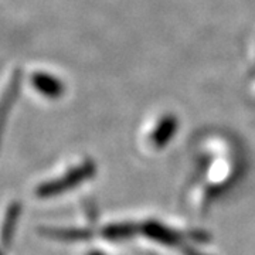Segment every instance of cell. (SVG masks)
I'll return each mask as SVG.
<instances>
[{
  "label": "cell",
  "instance_id": "10",
  "mask_svg": "<svg viewBox=\"0 0 255 255\" xmlns=\"http://www.w3.org/2000/svg\"><path fill=\"white\" fill-rule=\"evenodd\" d=\"M90 255H102V254H100V253H92V254H90Z\"/></svg>",
  "mask_w": 255,
  "mask_h": 255
},
{
  "label": "cell",
  "instance_id": "3",
  "mask_svg": "<svg viewBox=\"0 0 255 255\" xmlns=\"http://www.w3.org/2000/svg\"><path fill=\"white\" fill-rule=\"evenodd\" d=\"M33 87L48 98H58L64 94V84L57 77L47 73H36L31 77Z\"/></svg>",
  "mask_w": 255,
  "mask_h": 255
},
{
  "label": "cell",
  "instance_id": "8",
  "mask_svg": "<svg viewBox=\"0 0 255 255\" xmlns=\"http://www.w3.org/2000/svg\"><path fill=\"white\" fill-rule=\"evenodd\" d=\"M136 231V227L129 223H121V224H112L104 228L102 236L107 240H125L133 236Z\"/></svg>",
  "mask_w": 255,
  "mask_h": 255
},
{
  "label": "cell",
  "instance_id": "7",
  "mask_svg": "<svg viewBox=\"0 0 255 255\" xmlns=\"http://www.w3.org/2000/svg\"><path fill=\"white\" fill-rule=\"evenodd\" d=\"M46 234L61 241H85L91 238V233L81 228H50Z\"/></svg>",
  "mask_w": 255,
  "mask_h": 255
},
{
  "label": "cell",
  "instance_id": "4",
  "mask_svg": "<svg viewBox=\"0 0 255 255\" xmlns=\"http://www.w3.org/2000/svg\"><path fill=\"white\" fill-rule=\"evenodd\" d=\"M177 128H179V121L173 115H166L163 118L160 119V122L157 124V127L153 130L150 140H152V145L160 149L166 146L170 140L173 135L177 132Z\"/></svg>",
  "mask_w": 255,
  "mask_h": 255
},
{
  "label": "cell",
  "instance_id": "5",
  "mask_svg": "<svg viewBox=\"0 0 255 255\" xmlns=\"http://www.w3.org/2000/svg\"><path fill=\"white\" fill-rule=\"evenodd\" d=\"M142 231L145 233L147 237L152 240H156L162 244L166 246H180L182 237L170 228L163 227L162 224L156 223V221H147L142 226Z\"/></svg>",
  "mask_w": 255,
  "mask_h": 255
},
{
  "label": "cell",
  "instance_id": "9",
  "mask_svg": "<svg viewBox=\"0 0 255 255\" xmlns=\"http://www.w3.org/2000/svg\"><path fill=\"white\" fill-rule=\"evenodd\" d=\"M251 75H253V77H255V64L253 65V70H251Z\"/></svg>",
  "mask_w": 255,
  "mask_h": 255
},
{
  "label": "cell",
  "instance_id": "6",
  "mask_svg": "<svg viewBox=\"0 0 255 255\" xmlns=\"http://www.w3.org/2000/svg\"><path fill=\"white\" fill-rule=\"evenodd\" d=\"M21 214V204L18 201H14L9 206V209L6 211V217L1 226V231H0V241L3 246H9L14 236V230L17 226V221Z\"/></svg>",
  "mask_w": 255,
  "mask_h": 255
},
{
  "label": "cell",
  "instance_id": "1",
  "mask_svg": "<svg viewBox=\"0 0 255 255\" xmlns=\"http://www.w3.org/2000/svg\"><path fill=\"white\" fill-rule=\"evenodd\" d=\"M94 174H95V164L91 160H87L80 166L71 169L68 173H65L61 177H57L51 182L43 183L41 186H38L36 190V196L40 197V199L55 197V196L61 194L64 191L71 190L74 187H77L84 180L91 179Z\"/></svg>",
  "mask_w": 255,
  "mask_h": 255
},
{
  "label": "cell",
  "instance_id": "2",
  "mask_svg": "<svg viewBox=\"0 0 255 255\" xmlns=\"http://www.w3.org/2000/svg\"><path fill=\"white\" fill-rule=\"evenodd\" d=\"M20 87H21V71L16 70L11 74L9 84L0 98V142H1V136L4 132V127H6V122L9 118L10 111L14 105V101L17 100Z\"/></svg>",
  "mask_w": 255,
  "mask_h": 255
}]
</instances>
